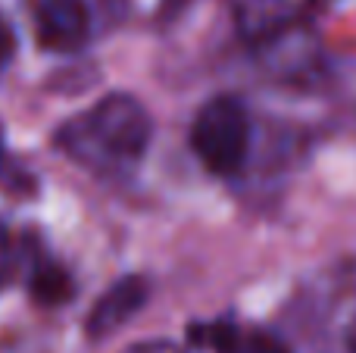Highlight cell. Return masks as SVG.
<instances>
[{"mask_svg":"<svg viewBox=\"0 0 356 353\" xmlns=\"http://www.w3.org/2000/svg\"><path fill=\"white\" fill-rule=\"evenodd\" d=\"M122 353H181V350L169 341H138V344H129Z\"/></svg>","mask_w":356,"mask_h":353,"instance_id":"6","label":"cell"},{"mask_svg":"<svg viewBox=\"0 0 356 353\" xmlns=\"http://www.w3.org/2000/svg\"><path fill=\"white\" fill-rule=\"evenodd\" d=\"M31 19L38 41L50 50H75L91 31L85 0H31Z\"/></svg>","mask_w":356,"mask_h":353,"instance_id":"3","label":"cell"},{"mask_svg":"<svg viewBox=\"0 0 356 353\" xmlns=\"http://www.w3.org/2000/svg\"><path fill=\"white\" fill-rule=\"evenodd\" d=\"M184 3H188V0H163V13H169V16H172V13H178Z\"/></svg>","mask_w":356,"mask_h":353,"instance_id":"8","label":"cell"},{"mask_svg":"<svg viewBox=\"0 0 356 353\" xmlns=\"http://www.w3.org/2000/svg\"><path fill=\"white\" fill-rule=\"evenodd\" d=\"M150 297V285L141 275H129V279H119L104 297L94 304V310L88 313V335L91 338H106L125 325L138 310H144Z\"/></svg>","mask_w":356,"mask_h":353,"instance_id":"4","label":"cell"},{"mask_svg":"<svg viewBox=\"0 0 356 353\" xmlns=\"http://www.w3.org/2000/svg\"><path fill=\"white\" fill-rule=\"evenodd\" d=\"M6 166V144H3V131H0V172Z\"/></svg>","mask_w":356,"mask_h":353,"instance_id":"9","label":"cell"},{"mask_svg":"<svg viewBox=\"0 0 356 353\" xmlns=\"http://www.w3.org/2000/svg\"><path fill=\"white\" fill-rule=\"evenodd\" d=\"M150 116L131 94H110L60 129V147L88 169H125L150 144Z\"/></svg>","mask_w":356,"mask_h":353,"instance_id":"1","label":"cell"},{"mask_svg":"<svg viewBox=\"0 0 356 353\" xmlns=\"http://www.w3.org/2000/svg\"><path fill=\"white\" fill-rule=\"evenodd\" d=\"M0 275H3V272H0Z\"/></svg>","mask_w":356,"mask_h":353,"instance_id":"10","label":"cell"},{"mask_svg":"<svg viewBox=\"0 0 356 353\" xmlns=\"http://www.w3.org/2000/svg\"><path fill=\"white\" fill-rule=\"evenodd\" d=\"M191 147L213 175L238 172L250 147V119L244 104L232 94L203 104L191 125Z\"/></svg>","mask_w":356,"mask_h":353,"instance_id":"2","label":"cell"},{"mask_svg":"<svg viewBox=\"0 0 356 353\" xmlns=\"http://www.w3.org/2000/svg\"><path fill=\"white\" fill-rule=\"evenodd\" d=\"M13 56V31L10 25L3 22V16H0V69H3V63Z\"/></svg>","mask_w":356,"mask_h":353,"instance_id":"7","label":"cell"},{"mask_svg":"<svg viewBox=\"0 0 356 353\" xmlns=\"http://www.w3.org/2000/svg\"><path fill=\"white\" fill-rule=\"evenodd\" d=\"M72 294H75V285L66 269L56 266V263H47V260L38 263L35 272H31V297H35L38 304L56 306V304H63V300H69Z\"/></svg>","mask_w":356,"mask_h":353,"instance_id":"5","label":"cell"}]
</instances>
